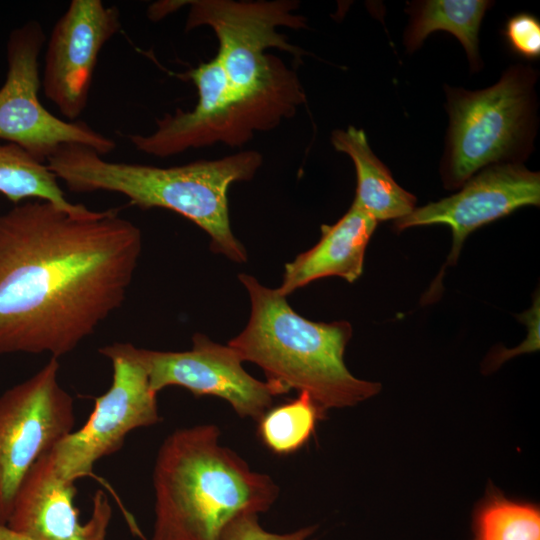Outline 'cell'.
<instances>
[{"label":"cell","mask_w":540,"mask_h":540,"mask_svg":"<svg viewBox=\"0 0 540 540\" xmlns=\"http://www.w3.org/2000/svg\"><path fill=\"white\" fill-rule=\"evenodd\" d=\"M74 483L58 476L50 450L43 453L22 479L6 525L34 540H105L112 516L105 492H95L91 517L81 523Z\"/></svg>","instance_id":"5bb4252c"},{"label":"cell","mask_w":540,"mask_h":540,"mask_svg":"<svg viewBox=\"0 0 540 540\" xmlns=\"http://www.w3.org/2000/svg\"><path fill=\"white\" fill-rule=\"evenodd\" d=\"M99 353L112 363L110 388L95 398L86 423L50 449L55 471L66 481L91 475L95 463L118 451L128 433L160 421L142 348L114 342L99 348Z\"/></svg>","instance_id":"ba28073f"},{"label":"cell","mask_w":540,"mask_h":540,"mask_svg":"<svg viewBox=\"0 0 540 540\" xmlns=\"http://www.w3.org/2000/svg\"><path fill=\"white\" fill-rule=\"evenodd\" d=\"M141 229L119 209L74 215L43 200L0 212V355L59 358L126 299Z\"/></svg>","instance_id":"6da1fadb"},{"label":"cell","mask_w":540,"mask_h":540,"mask_svg":"<svg viewBox=\"0 0 540 540\" xmlns=\"http://www.w3.org/2000/svg\"><path fill=\"white\" fill-rule=\"evenodd\" d=\"M238 279L249 293L251 313L244 330L227 345L243 362L259 366L266 381L308 393L324 412L355 406L380 391V383L358 379L346 367L349 322L310 321L277 289L248 274Z\"/></svg>","instance_id":"277c9868"},{"label":"cell","mask_w":540,"mask_h":540,"mask_svg":"<svg viewBox=\"0 0 540 540\" xmlns=\"http://www.w3.org/2000/svg\"><path fill=\"white\" fill-rule=\"evenodd\" d=\"M540 174L521 163L488 166L469 178L461 190L437 202L415 208L396 220L394 229L445 224L452 231L447 264L457 262L468 235L479 227L524 206H539Z\"/></svg>","instance_id":"4fadbf2b"},{"label":"cell","mask_w":540,"mask_h":540,"mask_svg":"<svg viewBox=\"0 0 540 540\" xmlns=\"http://www.w3.org/2000/svg\"><path fill=\"white\" fill-rule=\"evenodd\" d=\"M317 526H306L284 534L266 531L258 521V514L241 513L223 529L221 540H307Z\"/></svg>","instance_id":"44dd1931"},{"label":"cell","mask_w":540,"mask_h":540,"mask_svg":"<svg viewBox=\"0 0 540 540\" xmlns=\"http://www.w3.org/2000/svg\"><path fill=\"white\" fill-rule=\"evenodd\" d=\"M331 143L336 151L347 154L357 177L353 202L377 222L399 220L416 208V197L396 183L387 167L371 150L362 129L348 126L335 130Z\"/></svg>","instance_id":"2e32d148"},{"label":"cell","mask_w":540,"mask_h":540,"mask_svg":"<svg viewBox=\"0 0 540 540\" xmlns=\"http://www.w3.org/2000/svg\"><path fill=\"white\" fill-rule=\"evenodd\" d=\"M46 36L37 20L14 28L6 46L7 74L0 87V140L46 163L60 147L78 144L105 156L116 142L83 121H66L41 103L39 57Z\"/></svg>","instance_id":"9c48e42d"},{"label":"cell","mask_w":540,"mask_h":540,"mask_svg":"<svg viewBox=\"0 0 540 540\" xmlns=\"http://www.w3.org/2000/svg\"><path fill=\"white\" fill-rule=\"evenodd\" d=\"M51 357L34 375L0 396V524H7L17 489L35 461L73 432L74 400L59 384Z\"/></svg>","instance_id":"30bf717a"},{"label":"cell","mask_w":540,"mask_h":540,"mask_svg":"<svg viewBox=\"0 0 540 540\" xmlns=\"http://www.w3.org/2000/svg\"><path fill=\"white\" fill-rule=\"evenodd\" d=\"M378 222L354 202L333 225H322L320 240L309 250L285 264L280 295L325 277L337 276L349 283L363 272L364 256Z\"/></svg>","instance_id":"9a60e30c"},{"label":"cell","mask_w":540,"mask_h":540,"mask_svg":"<svg viewBox=\"0 0 540 540\" xmlns=\"http://www.w3.org/2000/svg\"><path fill=\"white\" fill-rule=\"evenodd\" d=\"M188 351H155L142 348L151 389L181 386L195 396L213 395L226 400L236 414L258 421L276 396L289 391L279 384L260 381L248 374L237 352L213 342L202 333L192 337Z\"/></svg>","instance_id":"8fae6325"},{"label":"cell","mask_w":540,"mask_h":540,"mask_svg":"<svg viewBox=\"0 0 540 540\" xmlns=\"http://www.w3.org/2000/svg\"><path fill=\"white\" fill-rule=\"evenodd\" d=\"M186 76L197 89V104L189 111L176 109L157 119L156 129L148 135H128L138 151L166 158L217 143L240 147L255 132L272 130L293 117L306 102L303 86L291 68L253 91L232 85L216 56Z\"/></svg>","instance_id":"5b68a950"},{"label":"cell","mask_w":540,"mask_h":540,"mask_svg":"<svg viewBox=\"0 0 540 540\" xmlns=\"http://www.w3.org/2000/svg\"><path fill=\"white\" fill-rule=\"evenodd\" d=\"M0 540H34V539L11 529L5 524H0Z\"/></svg>","instance_id":"603a6c76"},{"label":"cell","mask_w":540,"mask_h":540,"mask_svg":"<svg viewBox=\"0 0 540 540\" xmlns=\"http://www.w3.org/2000/svg\"><path fill=\"white\" fill-rule=\"evenodd\" d=\"M262 162L261 153L247 150L163 168L108 161L90 147L68 144L46 164L72 192H115L141 209L178 213L209 235L214 253L244 263L247 251L232 232L227 193L233 183L250 181Z\"/></svg>","instance_id":"3957f363"},{"label":"cell","mask_w":540,"mask_h":540,"mask_svg":"<svg viewBox=\"0 0 540 540\" xmlns=\"http://www.w3.org/2000/svg\"><path fill=\"white\" fill-rule=\"evenodd\" d=\"M0 194L14 205L27 200H43L74 215L92 212L85 205L66 198L58 178L46 163L11 143H0Z\"/></svg>","instance_id":"ac0fdd59"},{"label":"cell","mask_w":540,"mask_h":540,"mask_svg":"<svg viewBox=\"0 0 540 540\" xmlns=\"http://www.w3.org/2000/svg\"><path fill=\"white\" fill-rule=\"evenodd\" d=\"M474 540H540V511L491 486L473 513Z\"/></svg>","instance_id":"d6986e66"},{"label":"cell","mask_w":540,"mask_h":540,"mask_svg":"<svg viewBox=\"0 0 540 540\" xmlns=\"http://www.w3.org/2000/svg\"><path fill=\"white\" fill-rule=\"evenodd\" d=\"M537 73L529 66L508 68L482 90L445 87L449 127L441 162L446 189L460 188L479 170L521 163L536 132Z\"/></svg>","instance_id":"8992f818"},{"label":"cell","mask_w":540,"mask_h":540,"mask_svg":"<svg viewBox=\"0 0 540 540\" xmlns=\"http://www.w3.org/2000/svg\"><path fill=\"white\" fill-rule=\"evenodd\" d=\"M120 29L118 8L101 0H72L55 23L41 85L45 96L70 121L86 109L100 52Z\"/></svg>","instance_id":"7c38bea8"},{"label":"cell","mask_w":540,"mask_h":540,"mask_svg":"<svg viewBox=\"0 0 540 540\" xmlns=\"http://www.w3.org/2000/svg\"><path fill=\"white\" fill-rule=\"evenodd\" d=\"M219 437L216 425L200 424L175 430L161 444L151 540H221L234 517L266 512L278 498L272 478L253 471Z\"/></svg>","instance_id":"7a4b0ae2"},{"label":"cell","mask_w":540,"mask_h":540,"mask_svg":"<svg viewBox=\"0 0 540 540\" xmlns=\"http://www.w3.org/2000/svg\"><path fill=\"white\" fill-rule=\"evenodd\" d=\"M491 5L484 0H425L410 4V22L404 34L407 51H415L430 33L443 30L460 41L471 69H481L479 30Z\"/></svg>","instance_id":"e0dca14e"},{"label":"cell","mask_w":540,"mask_h":540,"mask_svg":"<svg viewBox=\"0 0 540 540\" xmlns=\"http://www.w3.org/2000/svg\"><path fill=\"white\" fill-rule=\"evenodd\" d=\"M186 31L207 26L215 33L216 55L227 78L235 87L253 91L272 82L289 67L281 58L266 54L270 48L291 54L301 62L306 53L291 44L278 27L303 29L306 18L295 13L293 0L234 1L191 0Z\"/></svg>","instance_id":"52a82bcc"},{"label":"cell","mask_w":540,"mask_h":540,"mask_svg":"<svg viewBox=\"0 0 540 540\" xmlns=\"http://www.w3.org/2000/svg\"><path fill=\"white\" fill-rule=\"evenodd\" d=\"M510 49L526 59L540 55V22L529 13H519L509 18L503 31Z\"/></svg>","instance_id":"7402d4cb"},{"label":"cell","mask_w":540,"mask_h":540,"mask_svg":"<svg viewBox=\"0 0 540 540\" xmlns=\"http://www.w3.org/2000/svg\"><path fill=\"white\" fill-rule=\"evenodd\" d=\"M325 412L306 392L297 398L269 408L257 421L262 443L277 455H289L301 449L315 431Z\"/></svg>","instance_id":"ffe728a7"}]
</instances>
